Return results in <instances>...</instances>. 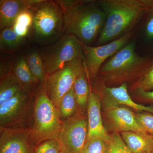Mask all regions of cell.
I'll return each instance as SVG.
<instances>
[{
    "label": "cell",
    "instance_id": "cell-28",
    "mask_svg": "<svg viewBox=\"0 0 153 153\" xmlns=\"http://www.w3.org/2000/svg\"><path fill=\"white\" fill-rule=\"evenodd\" d=\"M63 8L67 16H69L73 13L76 9L79 8L81 6L91 2V0H60L57 1Z\"/></svg>",
    "mask_w": 153,
    "mask_h": 153
},
{
    "label": "cell",
    "instance_id": "cell-29",
    "mask_svg": "<svg viewBox=\"0 0 153 153\" xmlns=\"http://www.w3.org/2000/svg\"><path fill=\"white\" fill-rule=\"evenodd\" d=\"M137 120L146 132L153 136V115L149 112L135 114Z\"/></svg>",
    "mask_w": 153,
    "mask_h": 153
},
{
    "label": "cell",
    "instance_id": "cell-20",
    "mask_svg": "<svg viewBox=\"0 0 153 153\" xmlns=\"http://www.w3.org/2000/svg\"><path fill=\"white\" fill-rule=\"evenodd\" d=\"M57 108L62 122L72 117L77 112V103L74 88L63 97Z\"/></svg>",
    "mask_w": 153,
    "mask_h": 153
},
{
    "label": "cell",
    "instance_id": "cell-15",
    "mask_svg": "<svg viewBox=\"0 0 153 153\" xmlns=\"http://www.w3.org/2000/svg\"><path fill=\"white\" fill-rule=\"evenodd\" d=\"M44 0H1L0 29L12 27L19 14L30 9Z\"/></svg>",
    "mask_w": 153,
    "mask_h": 153
},
{
    "label": "cell",
    "instance_id": "cell-33",
    "mask_svg": "<svg viewBox=\"0 0 153 153\" xmlns=\"http://www.w3.org/2000/svg\"><path fill=\"white\" fill-rule=\"evenodd\" d=\"M59 153H66L64 152H63V151H62V150H61V151H60V152Z\"/></svg>",
    "mask_w": 153,
    "mask_h": 153
},
{
    "label": "cell",
    "instance_id": "cell-14",
    "mask_svg": "<svg viewBox=\"0 0 153 153\" xmlns=\"http://www.w3.org/2000/svg\"><path fill=\"white\" fill-rule=\"evenodd\" d=\"M88 134L87 140L95 138L108 139L110 135L102 123L101 113V99L95 92L91 90L87 110Z\"/></svg>",
    "mask_w": 153,
    "mask_h": 153
},
{
    "label": "cell",
    "instance_id": "cell-7",
    "mask_svg": "<svg viewBox=\"0 0 153 153\" xmlns=\"http://www.w3.org/2000/svg\"><path fill=\"white\" fill-rule=\"evenodd\" d=\"M83 44L76 36L68 34L40 53L47 75L60 69L66 63L76 59H84Z\"/></svg>",
    "mask_w": 153,
    "mask_h": 153
},
{
    "label": "cell",
    "instance_id": "cell-8",
    "mask_svg": "<svg viewBox=\"0 0 153 153\" xmlns=\"http://www.w3.org/2000/svg\"><path fill=\"white\" fill-rule=\"evenodd\" d=\"M85 70V59L79 58L66 63L59 70L47 75L43 87L47 96L56 107Z\"/></svg>",
    "mask_w": 153,
    "mask_h": 153
},
{
    "label": "cell",
    "instance_id": "cell-10",
    "mask_svg": "<svg viewBox=\"0 0 153 153\" xmlns=\"http://www.w3.org/2000/svg\"><path fill=\"white\" fill-rule=\"evenodd\" d=\"M134 33L130 32L109 43L97 47L83 44L85 68L89 79H94L103 64L131 41Z\"/></svg>",
    "mask_w": 153,
    "mask_h": 153
},
{
    "label": "cell",
    "instance_id": "cell-16",
    "mask_svg": "<svg viewBox=\"0 0 153 153\" xmlns=\"http://www.w3.org/2000/svg\"><path fill=\"white\" fill-rule=\"evenodd\" d=\"M123 140L133 153H144L153 151V136L146 132H123Z\"/></svg>",
    "mask_w": 153,
    "mask_h": 153
},
{
    "label": "cell",
    "instance_id": "cell-18",
    "mask_svg": "<svg viewBox=\"0 0 153 153\" xmlns=\"http://www.w3.org/2000/svg\"><path fill=\"white\" fill-rule=\"evenodd\" d=\"M12 72L25 87L35 90L40 85L30 70L27 60L23 56L19 57L16 61Z\"/></svg>",
    "mask_w": 153,
    "mask_h": 153
},
{
    "label": "cell",
    "instance_id": "cell-27",
    "mask_svg": "<svg viewBox=\"0 0 153 153\" xmlns=\"http://www.w3.org/2000/svg\"><path fill=\"white\" fill-rule=\"evenodd\" d=\"M61 147L57 139L44 141L36 147L34 153H59Z\"/></svg>",
    "mask_w": 153,
    "mask_h": 153
},
{
    "label": "cell",
    "instance_id": "cell-2",
    "mask_svg": "<svg viewBox=\"0 0 153 153\" xmlns=\"http://www.w3.org/2000/svg\"><path fill=\"white\" fill-rule=\"evenodd\" d=\"M153 65V57H142L136 52L135 41H130L107 60L99 71L102 83H126L139 79Z\"/></svg>",
    "mask_w": 153,
    "mask_h": 153
},
{
    "label": "cell",
    "instance_id": "cell-22",
    "mask_svg": "<svg viewBox=\"0 0 153 153\" xmlns=\"http://www.w3.org/2000/svg\"><path fill=\"white\" fill-rule=\"evenodd\" d=\"M26 60L30 70L39 85L44 86L47 75L40 53L36 51L32 52L28 55Z\"/></svg>",
    "mask_w": 153,
    "mask_h": 153
},
{
    "label": "cell",
    "instance_id": "cell-9",
    "mask_svg": "<svg viewBox=\"0 0 153 153\" xmlns=\"http://www.w3.org/2000/svg\"><path fill=\"white\" fill-rule=\"evenodd\" d=\"M87 114L77 112L62 122L57 139L66 153H81L88 137Z\"/></svg>",
    "mask_w": 153,
    "mask_h": 153
},
{
    "label": "cell",
    "instance_id": "cell-31",
    "mask_svg": "<svg viewBox=\"0 0 153 153\" xmlns=\"http://www.w3.org/2000/svg\"><path fill=\"white\" fill-rule=\"evenodd\" d=\"M134 91L138 98L144 101L153 102V91H146L142 90H135Z\"/></svg>",
    "mask_w": 153,
    "mask_h": 153
},
{
    "label": "cell",
    "instance_id": "cell-4",
    "mask_svg": "<svg viewBox=\"0 0 153 153\" xmlns=\"http://www.w3.org/2000/svg\"><path fill=\"white\" fill-rule=\"evenodd\" d=\"M35 38L42 42L57 38L68 30V16L57 1H44L30 9Z\"/></svg>",
    "mask_w": 153,
    "mask_h": 153
},
{
    "label": "cell",
    "instance_id": "cell-1",
    "mask_svg": "<svg viewBox=\"0 0 153 153\" xmlns=\"http://www.w3.org/2000/svg\"><path fill=\"white\" fill-rule=\"evenodd\" d=\"M106 21L97 41V46L109 43L130 33L146 15L153 10V0H99Z\"/></svg>",
    "mask_w": 153,
    "mask_h": 153
},
{
    "label": "cell",
    "instance_id": "cell-5",
    "mask_svg": "<svg viewBox=\"0 0 153 153\" xmlns=\"http://www.w3.org/2000/svg\"><path fill=\"white\" fill-rule=\"evenodd\" d=\"M36 91L24 86L13 98L0 105V129L31 128Z\"/></svg>",
    "mask_w": 153,
    "mask_h": 153
},
{
    "label": "cell",
    "instance_id": "cell-11",
    "mask_svg": "<svg viewBox=\"0 0 153 153\" xmlns=\"http://www.w3.org/2000/svg\"><path fill=\"white\" fill-rule=\"evenodd\" d=\"M108 126L114 133L132 131L146 132L137 120L135 114L128 108L103 100ZM147 133V132H146Z\"/></svg>",
    "mask_w": 153,
    "mask_h": 153
},
{
    "label": "cell",
    "instance_id": "cell-24",
    "mask_svg": "<svg viewBox=\"0 0 153 153\" xmlns=\"http://www.w3.org/2000/svg\"><path fill=\"white\" fill-rule=\"evenodd\" d=\"M109 147V137L95 138L87 140L81 153H108Z\"/></svg>",
    "mask_w": 153,
    "mask_h": 153
},
{
    "label": "cell",
    "instance_id": "cell-19",
    "mask_svg": "<svg viewBox=\"0 0 153 153\" xmlns=\"http://www.w3.org/2000/svg\"><path fill=\"white\" fill-rule=\"evenodd\" d=\"M24 86L12 71L1 76L0 105L13 98Z\"/></svg>",
    "mask_w": 153,
    "mask_h": 153
},
{
    "label": "cell",
    "instance_id": "cell-6",
    "mask_svg": "<svg viewBox=\"0 0 153 153\" xmlns=\"http://www.w3.org/2000/svg\"><path fill=\"white\" fill-rule=\"evenodd\" d=\"M95 2L81 6L68 16V34L88 46L100 36L106 21L105 13Z\"/></svg>",
    "mask_w": 153,
    "mask_h": 153
},
{
    "label": "cell",
    "instance_id": "cell-13",
    "mask_svg": "<svg viewBox=\"0 0 153 153\" xmlns=\"http://www.w3.org/2000/svg\"><path fill=\"white\" fill-rule=\"evenodd\" d=\"M94 91L105 101L126 105L135 110L153 114V105L146 106L138 104L132 99L128 91L126 83H123L117 87H113L107 86L102 83L98 91Z\"/></svg>",
    "mask_w": 153,
    "mask_h": 153
},
{
    "label": "cell",
    "instance_id": "cell-3",
    "mask_svg": "<svg viewBox=\"0 0 153 153\" xmlns=\"http://www.w3.org/2000/svg\"><path fill=\"white\" fill-rule=\"evenodd\" d=\"M61 123L57 108L44 87L39 85L36 89L34 119L30 128V137L36 147L47 140L57 139Z\"/></svg>",
    "mask_w": 153,
    "mask_h": 153
},
{
    "label": "cell",
    "instance_id": "cell-25",
    "mask_svg": "<svg viewBox=\"0 0 153 153\" xmlns=\"http://www.w3.org/2000/svg\"><path fill=\"white\" fill-rule=\"evenodd\" d=\"M108 153H133L118 133H113L109 136Z\"/></svg>",
    "mask_w": 153,
    "mask_h": 153
},
{
    "label": "cell",
    "instance_id": "cell-30",
    "mask_svg": "<svg viewBox=\"0 0 153 153\" xmlns=\"http://www.w3.org/2000/svg\"><path fill=\"white\" fill-rule=\"evenodd\" d=\"M147 20L144 26V34L148 39H153V10L148 14Z\"/></svg>",
    "mask_w": 153,
    "mask_h": 153
},
{
    "label": "cell",
    "instance_id": "cell-26",
    "mask_svg": "<svg viewBox=\"0 0 153 153\" xmlns=\"http://www.w3.org/2000/svg\"><path fill=\"white\" fill-rule=\"evenodd\" d=\"M132 89L149 91L153 88V65L139 79L131 86Z\"/></svg>",
    "mask_w": 153,
    "mask_h": 153
},
{
    "label": "cell",
    "instance_id": "cell-12",
    "mask_svg": "<svg viewBox=\"0 0 153 153\" xmlns=\"http://www.w3.org/2000/svg\"><path fill=\"white\" fill-rule=\"evenodd\" d=\"M30 128L0 129V153H34Z\"/></svg>",
    "mask_w": 153,
    "mask_h": 153
},
{
    "label": "cell",
    "instance_id": "cell-23",
    "mask_svg": "<svg viewBox=\"0 0 153 153\" xmlns=\"http://www.w3.org/2000/svg\"><path fill=\"white\" fill-rule=\"evenodd\" d=\"M23 40L14 32L12 27L5 28L0 34L1 50L5 52L15 50L21 46Z\"/></svg>",
    "mask_w": 153,
    "mask_h": 153
},
{
    "label": "cell",
    "instance_id": "cell-32",
    "mask_svg": "<svg viewBox=\"0 0 153 153\" xmlns=\"http://www.w3.org/2000/svg\"><path fill=\"white\" fill-rule=\"evenodd\" d=\"M144 153H153V151H151V152H146Z\"/></svg>",
    "mask_w": 153,
    "mask_h": 153
},
{
    "label": "cell",
    "instance_id": "cell-17",
    "mask_svg": "<svg viewBox=\"0 0 153 153\" xmlns=\"http://www.w3.org/2000/svg\"><path fill=\"white\" fill-rule=\"evenodd\" d=\"M73 88L77 103V112L86 115L91 90L86 68L76 79Z\"/></svg>",
    "mask_w": 153,
    "mask_h": 153
},
{
    "label": "cell",
    "instance_id": "cell-21",
    "mask_svg": "<svg viewBox=\"0 0 153 153\" xmlns=\"http://www.w3.org/2000/svg\"><path fill=\"white\" fill-rule=\"evenodd\" d=\"M33 15L31 9L21 12L12 26L13 30L20 38L25 39L33 28Z\"/></svg>",
    "mask_w": 153,
    "mask_h": 153
}]
</instances>
